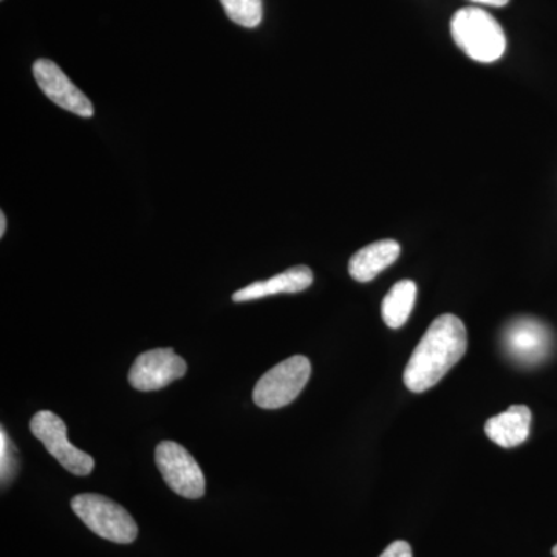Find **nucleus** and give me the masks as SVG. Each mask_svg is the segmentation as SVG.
<instances>
[{
    "label": "nucleus",
    "instance_id": "obj_1",
    "mask_svg": "<svg viewBox=\"0 0 557 557\" xmlns=\"http://www.w3.org/2000/svg\"><path fill=\"white\" fill-rule=\"evenodd\" d=\"M468 348V333L456 314H442L432 322L410 357L403 381L410 392L421 394L434 387Z\"/></svg>",
    "mask_w": 557,
    "mask_h": 557
},
{
    "label": "nucleus",
    "instance_id": "obj_2",
    "mask_svg": "<svg viewBox=\"0 0 557 557\" xmlns=\"http://www.w3.org/2000/svg\"><path fill=\"white\" fill-rule=\"evenodd\" d=\"M450 33L465 54L483 64L500 60L507 50L504 28L496 17L478 7L458 10L450 21Z\"/></svg>",
    "mask_w": 557,
    "mask_h": 557
},
{
    "label": "nucleus",
    "instance_id": "obj_3",
    "mask_svg": "<svg viewBox=\"0 0 557 557\" xmlns=\"http://www.w3.org/2000/svg\"><path fill=\"white\" fill-rule=\"evenodd\" d=\"M72 509L84 525L115 544H132L138 536L134 518L116 502L100 494H79L72 498Z\"/></svg>",
    "mask_w": 557,
    "mask_h": 557
},
{
    "label": "nucleus",
    "instance_id": "obj_4",
    "mask_svg": "<svg viewBox=\"0 0 557 557\" xmlns=\"http://www.w3.org/2000/svg\"><path fill=\"white\" fill-rule=\"evenodd\" d=\"M311 375L309 358L292 357L278 362L256 384L252 398L262 409H281L299 397Z\"/></svg>",
    "mask_w": 557,
    "mask_h": 557
},
{
    "label": "nucleus",
    "instance_id": "obj_5",
    "mask_svg": "<svg viewBox=\"0 0 557 557\" xmlns=\"http://www.w3.org/2000/svg\"><path fill=\"white\" fill-rule=\"evenodd\" d=\"M502 347L516 364L534 368L552 355V330L536 318L520 317L509 321L502 332Z\"/></svg>",
    "mask_w": 557,
    "mask_h": 557
},
{
    "label": "nucleus",
    "instance_id": "obj_6",
    "mask_svg": "<svg viewBox=\"0 0 557 557\" xmlns=\"http://www.w3.org/2000/svg\"><path fill=\"white\" fill-rule=\"evenodd\" d=\"M33 435L46 446L50 456L60 461L61 467L75 475H89L95 468L94 457L69 442L67 426L57 413L40 410L32 418Z\"/></svg>",
    "mask_w": 557,
    "mask_h": 557
},
{
    "label": "nucleus",
    "instance_id": "obj_7",
    "mask_svg": "<svg viewBox=\"0 0 557 557\" xmlns=\"http://www.w3.org/2000/svg\"><path fill=\"white\" fill-rule=\"evenodd\" d=\"M156 463L175 494L186 498L205 496L207 482L203 471L188 449L175 442H161L156 449Z\"/></svg>",
    "mask_w": 557,
    "mask_h": 557
},
{
    "label": "nucleus",
    "instance_id": "obj_8",
    "mask_svg": "<svg viewBox=\"0 0 557 557\" xmlns=\"http://www.w3.org/2000/svg\"><path fill=\"white\" fill-rule=\"evenodd\" d=\"M185 359L172 348H156L135 359L129 372L131 386L141 392L160 391L183 379L186 373Z\"/></svg>",
    "mask_w": 557,
    "mask_h": 557
},
{
    "label": "nucleus",
    "instance_id": "obj_9",
    "mask_svg": "<svg viewBox=\"0 0 557 557\" xmlns=\"http://www.w3.org/2000/svg\"><path fill=\"white\" fill-rule=\"evenodd\" d=\"M33 75L39 89L54 104L83 119L95 115L94 104L62 72L60 65L50 60H38L33 64Z\"/></svg>",
    "mask_w": 557,
    "mask_h": 557
},
{
    "label": "nucleus",
    "instance_id": "obj_10",
    "mask_svg": "<svg viewBox=\"0 0 557 557\" xmlns=\"http://www.w3.org/2000/svg\"><path fill=\"white\" fill-rule=\"evenodd\" d=\"M313 271L306 265L293 267L269 281L252 282L247 287L234 293V302H248L278 295V293H300L313 284Z\"/></svg>",
    "mask_w": 557,
    "mask_h": 557
},
{
    "label": "nucleus",
    "instance_id": "obj_11",
    "mask_svg": "<svg viewBox=\"0 0 557 557\" xmlns=\"http://www.w3.org/2000/svg\"><path fill=\"white\" fill-rule=\"evenodd\" d=\"M399 252H401V247L397 240L373 242L351 256L350 262H348V273L355 281L366 284V282L373 281L381 271L386 270L392 263L397 262Z\"/></svg>",
    "mask_w": 557,
    "mask_h": 557
},
{
    "label": "nucleus",
    "instance_id": "obj_12",
    "mask_svg": "<svg viewBox=\"0 0 557 557\" xmlns=\"http://www.w3.org/2000/svg\"><path fill=\"white\" fill-rule=\"evenodd\" d=\"M530 428L531 410L519 405L490 418L485 424V432L487 438L502 448H516L530 437Z\"/></svg>",
    "mask_w": 557,
    "mask_h": 557
},
{
    "label": "nucleus",
    "instance_id": "obj_13",
    "mask_svg": "<svg viewBox=\"0 0 557 557\" xmlns=\"http://www.w3.org/2000/svg\"><path fill=\"white\" fill-rule=\"evenodd\" d=\"M417 284L410 278L399 281L394 285L383 300L381 314L387 327L399 329L408 322L417 300Z\"/></svg>",
    "mask_w": 557,
    "mask_h": 557
},
{
    "label": "nucleus",
    "instance_id": "obj_14",
    "mask_svg": "<svg viewBox=\"0 0 557 557\" xmlns=\"http://www.w3.org/2000/svg\"><path fill=\"white\" fill-rule=\"evenodd\" d=\"M226 16L234 24L245 28H256L262 22V0H220Z\"/></svg>",
    "mask_w": 557,
    "mask_h": 557
},
{
    "label": "nucleus",
    "instance_id": "obj_15",
    "mask_svg": "<svg viewBox=\"0 0 557 557\" xmlns=\"http://www.w3.org/2000/svg\"><path fill=\"white\" fill-rule=\"evenodd\" d=\"M17 450L14 448L5 429H2L0 434V478H2V485H10L11 480L14 479L17 471Z\"/></svg>",
    "mask_w": 557,
    "mask_h": 557
},
{
    "label": "nucleus",
    "instance_id": "obj_16",
    "mask_svg": "<svg viewBox=\"0 0 557 557\" xmlns=\"http://www.w3.org/2000/svg\"><path fill=\"white\" fill-rule=\"evenodd\" d=\"M380 557H412V548L408 542L397 541L388 545Z\"/></svg>",
    "mask_w": 557,
    "mask_h": 557
},
{
    "label": "nucleus",
    "instance_id": "obj_17",
    "mask_svg": "<svg viewBox=\"0 0 557 557\" xmlns=\"http://www.w3.org/2000/svg\"><path fill=\"white\" fill-rule=\"evenodd\" d=\"M472 2L483 3V5L505 7L509 0H472Z\"/></svg>",
    "mask_w": 557,
    "mask_h": 557
},
{
    "label": "nucleus",
    "instance_id": "obj_18",
    "mask_svg": "<svg viewBox=\"0 0 557 557\" xmlns=\"http://www.w3.org/2000/svg\"><path fill=\"white\" fill-rule=\"evenodd\" d=\"M5 230H7V218L3 212H0V237L5 236Z\"/></svg>",
    "mask_w": 557,
    "mask_h": 557
},
{
    "label": "nucleus",
    "instance_id": "obj_19",
    "mask_svg": "<svg viewBox=\"0 0 557 557\" xmlns=\"http://www.w3.org/2000/svg\"><path fill=\"white\" fill-rule=\"evenodd\" d=\"M553 556L557 557V544L555 545V548H553Z\"/></svg>",
    "mask_w": 557,
    "mask_h": 557
}]
</instances>
